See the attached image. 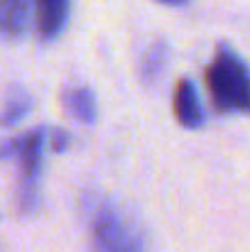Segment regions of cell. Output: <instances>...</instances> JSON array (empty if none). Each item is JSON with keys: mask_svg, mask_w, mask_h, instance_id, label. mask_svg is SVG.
<instances>
[{"mask_svg": "<svg viewBox=\"0 0 250 252\" xmlns=\"http://www.w3.org/2000/svg\"><path fill=\"white\" fill-rule=\"evenodd\" d=\"M204 81L218 113L250 115V66L236 49L221 44L204 71Z\"/></svg>", "mask_w": 250, "mask_h": 252, "instance_id": "6da1fadb", "label": "cell"}, {"mask_svg": "<svg viewBox=\"0 0 250 252\" xmlns=\"http://www.w3.org/2000/svg\"><path fill=\"white\" fill-rule=\"evenodd\" d=\"M96 252H145V238L135 223L115 206L98 203L88 220Z\"/></svg>", "mask_w": 250, "mask_h": 252, "instance_id": "7a4b0ae2", "label": "cell"}, {"mask_svg": "<svg viewBox=\"0 0 250 252\" xmlns=\"http://www.w3.org/2000/svg\"><path fill=\"white\" fill-rule=\"evenodd\" d=\"M42 155H44V127L17 135L15 159L20 162V184H17V206L22 213H30L39 198L42 179Z\"/></svg>", "mask_w": 250, "mask_h": 252, "instance_id": "3957f363", "label": "cell"}, {"mask_svg": "<svg viewBox=\"0 0 250 252\" xmlns=\"http://www.w3.org/2000/svg\"><path fill=\"white\" fill-rule=\"evenodd\" d=\"M172 108H174V118L181 127L186 130H199L206 123V113L199 98L196 86L189 79H179L174 86V95H172Z\"/></svg>", "mask_w": 250, "mask_h": 252, "instance_id": "277c9868", "label": "cell"}, {"mask_svg": "<svg viewBox=\"0 0 250 252\" xmlns=\"http://www.w3.org/2000/svg\"><path fill=\"white\" fill-rule=\"evenodd\" d=\"M71 12V0H37V37L42 42H54Z\"/></svg>", "mask_w": 250, "mask_h": 252, "instance_id": "5b68a950", "label": "cell"}, {"mask_svg": "<svg viewBox=\"0 0 250 252\" xmlns=\"http://www.w3.org/2000/svg\"><path fill=\"white\" fill-rule=\"evenodd\" d=\"M32 0H0V39L17 42L30 25Z\"/></svg>", "mask_w": 250, "mask_h": 252, "instance_id": "8992f818", "label": "cell"}, {"mask_svg": "<svg viewBox=\"0 0 250 252\" xmlns=\"http://www.w3.org/2000/svg\"><path fill=\"white\" fill-rule=\"evenodd\" d=\"M62 105L74 120H79L83 125H93L96 118H98V103H96V95H93V91L88 86H69V88H64Z\"/></svg>", "mask_w": 250, "mask_h": 252, "instance_id": "52a82bcc", "label": "cell"}, {"mask_svg": "<svg viewBox=\"0 0 250 252\" xmlns=\"http://www.w3.org/2000/svg\"><path fill=\"white\" fill-rule=\"evenodd\" d=\"M167 66H169V44L165 39H157L143 52L138 64V76L145 86H155L165 76Z\"/></svg>", "mask_w": 250, "mask_h": 252, "instance_id": "ba28073f", "label": "cell"}, {"mask_svg": "<svg viewBox=\"0 0 250 252\" xmlns=\"http://www.w3.org/2000/svg\"><path fill=\"white\" fill-rule=\"evenodd\" d=\"M32 108V95L25 88H12L0 110V127H15Z\"/></svg>", "mask_w": 250, "mask_h": 252, "instance_id": "9c48e42d", "label": "cell"}, {"mask_svg": "<svg viewBox=\"0 0 250 252\" xmlns=\"http://www.w3.org/2000/svg\"><path fill=\"white\" fill-rule=\"evenodd\" d=\"M69 142H71L69 132H64V130H52V150L64 152V150L69 147Z\"/></svg>", "mask_w": 250, "mask_h": 252, "instance_id": "30bf717a", "label": "cell"}, {"mask_svg": "<svg viewBox=\"0 0 250 252\" xmlns=\"http://www.w3.org/2000/svg\"><path fill=\"white\" fill-rule=\"evenodd\" d=\"M157 2H162V5H169V7H179V5H186L189 0H157Z\"/></svg>", "mask_w": 250, "mask_h": 252, "instance_id": "8fae6325", "label": "cell"}]
</instances>
